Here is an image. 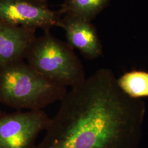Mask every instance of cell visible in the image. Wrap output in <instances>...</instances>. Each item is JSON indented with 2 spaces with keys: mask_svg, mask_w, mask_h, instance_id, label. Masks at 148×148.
Masks as SVG:
<instances>
[{
  "mask_svg": "<svg viewBox=\"0 0 148 148\" xmlns=\"http://www.w3.org/2000/svg\"><path fill=\"white\" fill-rule=\"evenodd\" d=\"M34 148H139L145 103L126 95L111 69L101 68L67 92Z\"/></svg>",
  "mask_w": 148,
  "mask_h": 148,
  "instance_id": "obj_1",
  "label": "cell"
},
{
  "mask_svg": "<svg viewBox=\"0 0 148 148\" xmlns=\"http://www.w3.org/2000/svg\"><path fill=\"white\" fill-rule=\"evenodd\" d=\"M66 87L48 79L24 60L0 69V104L18 110H42L61 101Z\"/></svg>",
  "mask_w": 148,
  "mask_h": 148,
  "instance_id": "obj_2",
  "label": "cell"
},
{
  "mask_svg": "<svg viewBox=\"0 0 148 148\" xmlns=\"http://www.w3.org/2000/svg\"><path fill=\"white\" fill-rule=\"evenodd\" d=\"M25 60L43 76L66 87H75L86 78L83 64L74 49L50 31L35 37Z\"/></svg>",
  "mask_w": 148,
  "mask_h": 148,
  "instance_id": "obj_3",
  "label": "cell"
},
{
  "mask_svg": "<svg viewBox=\"0 0 148 148\" xmlns=\"http://www.w3.org/2000/svg\"><path fill=\"white\" fill-rule=\"evenodd\" d=\"M51 118L42 110L2 114L0 116V148H34L39 134Z\"/></svg>",
  "mask_w": 148,
  "mask_h": 148,
  "instance_id": "obj_4",
  "label": "cell"
},
{
  "mask_svg": "<svg viewBox=\"0 0 148 148\" xmlns=\"http://www.w3.org/2000/svg\"><path fill=\"white\" fill-rule=\"evenodd\" d=\"M63 15L39 0H0V21L8 24L50 31L58 27Z\"/></svg>",
  "mask_w": 148,
  "mask_h": 148,
  "instance_id": "obj_5",
  "label": "cell"
},
{
  "mask_svg": "<svg viewBox=\"0 0 148 148\" xmlns=\"http://www.w3.org/2000/svg\"><path fill=\"white\" fill-rule=\"evenodd\" d=\"M58 27L65 32L66 42L88 60L103 55V46L95 26L90 21L70 15H63Z\"/></svg>",
  "mask_w": 148,
  "mask_h": 148,
  "instance_id": "obj_6",
  "label": "cell"
},
{
  "mask_svg": "<svg viewBox=\"0 0 148 148\" xmlns=\"http://www.w3.org/2000/svg\"><path fill=\"white\" fill-rule=\"evenodd\" d=\"M36 29L0 21V69L25 60L35 40Z\"/></svg>",
  "mask_w": 148,
  "mask_h": 148,
  "instance_id": "obj_7",
  "label": "cell"
},
{
  "mask_svg": "<svg viewBox=\"0 0 148 148\" xmlns=\"http://www.w3.org/2000/svg\"><path fill=\"white\" fill-rule=\"evenodd\" d=\"M111 0H65L58 11L63 16L70 15L91 21L109 5Z\"/></svg>",
  "mask_w": 148,
  "mask_h": 148,
  "instance_id": "obj_8",
  "label": "cell"
},
{
  "mask_svg": "<svg viewBox=\"0 0 148 148\" xmlns=\"http://www.w3.org/2000/svg\"><path fill=\"white\" fill-rule=\"evenodd\" d=\"M117 82L121 90L133 99L148 98V72L132 70L121 75Z\"/></svg>",
  "mask_w": 148,
  "mask_h": 148,
  "instance_id": "obj_9",
  "label": "cell"
},
{
  "mask_svg": "<svg viewBox=\"0 0 148 148\" xmlns=\"http://www.w3.org/2000/svg\"><path fill=\"white\" fill-rule=\"evenodd\" d=\"M3 114V112L1 111V108H0V116L2 115Z\"/></svg>",
  "mask_w": 148,
  "mask_h": 148,
  "instance_id": "obj_10",
  "label": "cell"
},
{
  "mask_svg": "<svg viewBox=\"0 0 148 148\" xmlns=\"http://www.w3.org/2000/svg\"><path fill=\"white\" fill-rule=\"evenodd\" d=\"M39 1H43V2H47L48 0H39Z\"/></svg>",
  "mask_w": 148,
  "mask_h": 148,
  "instance_id": "obj_11",
  "label": "cell"
}]
</instances>
